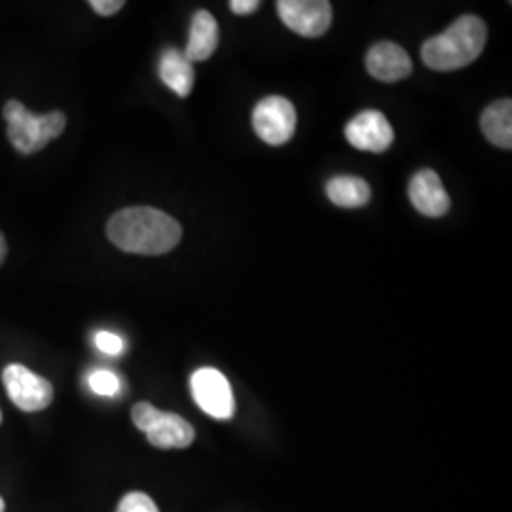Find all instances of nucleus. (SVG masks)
I'll use <instances>...</instances> for the list:
<instances>
[{"label": "nucleus", "instance_id": "obj_7", "mask_svg": "<svg viewBox=\"0 0 512 512\" xmlns=\"http://www.w3.org/2000/svg\"><path fill=\"white\" fill-rule=\"evenodd\" d=\"M2 382L10 401L23 412H40L54 399L52 384L23 365H8L2 372Z\"/></svg>", "mask_w": 512, "mask_h": 512}, {"label": "nucleus", "instance_id": "obj_3", "mask_svg": "<svg viewBox=\"0 0 512 512\" xmlns=\"http://www.w3.org/2000/svg\"><path fill=\"white\" fill-rule=\"evenodd\" d=\"M4 120L8 124V139L19 154H35L57 139L67 126V118L61 110L48 114H33L16 99L4 105Z\"/></svg>", "mask_w": 512, "mask_h": 512}, {"label": "nucleus", "instance_id": "obj_6", "mask_svg": "<svg viewBox=\"0 0 512 512\" xmlns=\"http://www.w3.org/2000/svg\"><path fill=\"white\" fill-rule=\"evenodd\" d=\"M196 404L215 420H230L236 414L232 385L217 368H200L190 378Z\"/></svg>", "mask_w": 512, "mask_h": 512}, {"label": "nucleus", "instance_id": "obj_17", "mask_svg": "<svg viewBox=\"0 0 512 512\" xmlns=\"http://www.w3.org/2000/svg\"><path fill=\"white\" fill-rule=\"evenodd\" d=\"M116 512H160L156 503L143 492H131V494L124 495V499L118 505Z\"/></svg>", "mask_w": 512, "mask_h": 512}, {"label": "nucleus", "instance_id": "obj_19", "mask_svg": "<svg viewBox=\"0 0 512 512\" xmlns=\"http://www.w3.org/2000/svg\"><path fill=\"white\" fill-rule=\"evenodd\" d=\"M124 0H92L90 6L99 16H114L124 8Z\"/></svg>", "mask_w": 512, "mask_h": 512}, {"label": "nucleus", "instance_id": "obj_20", "mask_svg": "<svg viewBox=\"0 0 512 512\" xmlns=\"http://www.w3.org/2000/svg\"><path fill=\"white\" fill-rule=\"evenodd\" d=\"M230 8L238 16H247V14H253L260 8V2L258 0H232Z\"/></svg>", "mask_w": 512, "mask_h": 512}, {"label": "nucleus", "instance_id": "obj_23", "mask_svg": "<svg viewBox=\"0 0 512 512\" xmlns=\"http://www.w3.org/2000/svg\"><path fill=\"white\" fill-rule=\"evenodd\" d=\"M0 421H2V414H0Z\"/></svg>", "mask_w": 512, "mask_h": 512}, {"label": "nucleus", "instance_id": "obj_22", "mask_svg": "<svg viewBox=\"0 0 512 512\" xmlns=\"http://www.w3.org/2000/svg\"><path fill=\"white\" fill-rule=\"evenodd\" d=\"M4 509H6V505H4V499L0 497V512H4Z\"/></svg>", "mask_w": 512, "mask_h": 512}, {"label": "nucleus", "instance_id": "obj_12", "mask_svg": "<svg viewBox=\"0 0 512 512\" xmlns=\"http://www.w3.org/2000/svg\"><path fill=\"white\" fill-rule=\"evenodd\" d=\"M219 46V25L207 10H200L194 14L190 25V38L184 55L190 63L205 61L215 54Z\"/></svg>", "mask_w": 512, "mask_h": 512}, {"label": "nucleus", "instance_id": "obj_1", "mask_svg": "<svg viewBox=\"0 0 512 512\" xmlns=\"http://www.w3.org/2000/svg\"><path fill=\"white\" fill-rule=\"evenodd\" d=\"M110 241L131 255L158 256L173 251L183 238L177 220L154 207H128L107 224Z\"/></svg>", "mask_w": 512, "mask_h": 512}, {"label": "nucleus", "instance_id": "obj_8", "mask_svg": "<svg viewBox=\"0 0 512 512\" xmlns=\"http://www.w3.org/2000/svg\"><path fill=\"white\" fill-rule=\"evenodd\" d=\"M277 14L300 37H323L332 23V6L327 0H279Z\"/></svg>", "mask_w": 512, "mask_h": 512}, {"label": "nucleus", "instance_id": "obj_18", "mask_svg": "<svg viewBox=\"0 0 512 512\" xmlns=\"http://www.w3.org/2000/svg\"><path fill=\"white\" fill-rule=\"evenodd\" d=\"M95 346H97L99 351H103L107 355H120L124 348H126L124 340L118 334L109 332V330H99L95 334Z\"/></svg>", "mask_w": 512, "mask_h": 512}, {"label": "nucleus", "instance_id": "obj_5", "mask_svg": "<svg viewBox=\"0 0 512 512\" xmlns=\"http://www.w3.org/2000/svg\"><path fill=\"white\" fill-rule=\"evenodd\" d=\"M255 133L272 147H281L293 139L296 129V109L287 97L270 95L258 101L253 110Z\"/></svg>", "mask_w": 512, "mask_h": 512}, {"label": "nucleus", "instance_id": "obj_14", "mask_svg": "<svg viewBox=\"0 0 512 512\" xmlns=\"http://www.w3.org/2000/svg\"><path fill=\"white\" fill-rule=\"evenodd\" d=\"M480 128L484 137L495 147L511 150L512 148V101L501 99L495 101L482 112Z\"/></svg>", "mask_w": 512, "mask_h": 512}, {"label": "nucleus", "instance_id": "obj_13", "mask_svg": "<svg viewBox=\"0 0 512 512\" xmlns=\"http://www.w3.org/2000/svg\"><path fill=\"white\" fill-rule=\"evenodd\" d=\"M158 73L165 86L179 97H188L194 88V65L188 61L184 52L177 48L165 50L160 57Z\"/></svg>", "mask_w": 512, "mask_h": 512}, {"label": "nucleus", "instance_id": "obj_4", "mask_svg": "<svg viewBox=\"0 0 512 512\" xmlns=\"http://www.w3.org/2000/svg\"><path fill=\"white\" fill-rule=\"evenodd\" d=\"M131 420L147 435L148 442L160 450L188 448L196 439V431L188 421L179 414L158 410L150 403L135 404Z\"/></svg>", "mask_w": 512, "mask_h": 512}, {"label": "nucleus", "instance_id": "obj_9", "mask_svg": "<svg viewBox=\"0 0 512 512\" xmlns=\"http://www.w3.org/2000/svg\"><path fill=\"white\" fill-rule=\"evenodd\" d=\"M346 139L359 150L384 152L393 145L395 133L380 110H363L346 126Z\"/></svg>", "mask_w": 512, "mask_h": 512}, {"label": "nucleus", "instance_id": "obj_10", "mask_svg": "<svg viewBox=\"0 0 512 512\" xmlns=\"http://www.w3.org/2000/svg\"><path fill=\"white\" fill-rule=\"evenodd\" d=\"M408 198L421 215L439 219L450 211L452 200L433 169H421L408 184Z\"/></svg>", "mask_w": 512, "mask_h": 512}, {"label": "nucleus", "instance_id": "obj_11", "mask_svg": "<svg viewBox=\"0 0 512 512\" xmlns=\"http://www.w3.org/2000/svg\"><path fill=\"white\" fill-rule=\"evenodd\" d=\"M366 71L380 82H399L412 74V61L403 46L395 42H378L366 54Z\"/></svg>", "mask_w": 512, "mask_h": 512}, {"label": "nucleus", "instance_id": "obj_2", "mask_svg": "<svg viewBox=\"0 0 512 512\" xmlns=\"http://www.w3.org/2000/svg\"><path fill=\"white\" fill-rule=\"evenodd\" d=\"M488 38L486 23L476 16H461L444 33L421 46V61L439 73L458 71L476 61Z\"/></svg>", "mask_w": 512, "mask_h": 512}, {"label": "nucleus", "instance_id": "obj_16", "mask_svg": "<svg viewBox=\"0 0 512 512\" xmlns=\"http://www.w3.org/2000/svg\"><path fill=\"white\" fill-rule=\"evenodd\" d=\"M88 384L99 397H114L120 391V378L110 370H93L88 378Z\"/></svg>", "mask_w": 512, "mask_h": 512}, {"label": "nucleus", "instance_id": "obj_21", "mask_svg": "<svg viewBox=\"0 0 512 512\" xmlns=\"http://www.w3.org/2000/svg\"><path fill=\"white\" fill-rule=\"evenodd\" d=\"M6 255H8V245H6V239H4L2 232H0V266L6 260Z\"/></svg>", "mask_w": 512, "mask_h": 512}, {"label": "nucleus", "instance_id": "obj_15", "mask_svg": "<svg viewBox=\"0 0 512 512\" xmlns=\"http://www.w3.org/2000/svg\"><path fill=\"white\" fill-rule=\"evenodd\" d=\"M327 196L338 207L357 209L370 202V186L361 177L338 175L327 183Z\"/></svg>", "mask_w": 512, "mask_h": 512}]
</instances>
